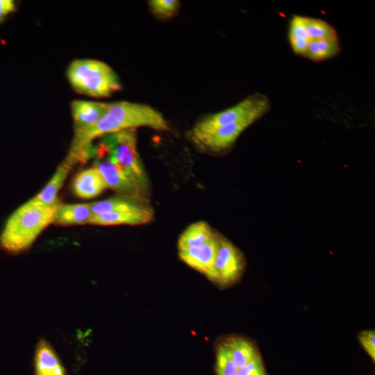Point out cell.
<instances>
[{
  "mask_svg": "<svg viewBox=\"0 0 375 375\" xmlns=\"http://www.w3.org/2000/svg\"><path fill=\"white\" fill-rule=\"evenodd\" d=\"M139 126L169 130L162 114L147 105L128 101L109 103L106 113L94 126L74 135L66 156L75 165L85 162L92 156V142L96 138Z\"/></svg>",
  "mask_w": 375,
  "mask_h": 375,
  "instance_id": "cell-1",
  "label": "cell"
},
{
  "mask_svg": "<svg viewBox=\"0 0 375 375\" xmlns=\"http://www.w3.org/2000/svg\"><path fill=\"white\" fill-rule=\"evenodd\" d=\"M59 203L43 206L28 200L8 217L0 235V246L10 253L28 249L40 234L53 221Z\"/></svg>",
  "mask_w": 375,
  "mask_h": 375,
  "instance_id": "cell-2",
  "label": "cell"
},
{
  "mask_svg": "<svg viewBox=\"0 0 375 375\" xmlns=\"http://www.w3.org/2000/svg\"><path fill=\"white\" fill-rule=\"evenodd\" d=\"M74 90L92 97H106L121 88L119 78L107 64L93 59H76L67 70Z\"/></svg>",
  "mask_w": 375,
  "mask_h": 375,
  "instance_id": "cell-3",
  "label": "cell"
},
{
  "mask_svg": "<svg viewBox=\"0 0 375 375\" xmlns=\"http://www.w3.org/2000/svg\"><path fill=\"white\" fill-rule=\"evenodd\" d=\"M112 160L149 194V180L137 151L135 128L125 129L102 137Z\"/></svg>",
  "mask_w": 375,
  "mask_h": 375,
  "instance_id": "cell-4",
  "label": "cell"
},
{
  "mask_svg": "<svg viewBox=\"0 0 375 375\" xmlns=\"http://www.w3.org/2000/svg\"><path fill=\"white\" fill-rule=\"evenodd\" d=\"M269 109L270 101L267 96L260 93L253 94L236 105L198 122L193 127L191 135L197 142L223 126L251 115L263 116Z\"/></svg>",
  "mask_w": 375,
  "mask_h": 375,
  "instance_id": "cell-5",
  "label": "cell"
},
{
  "mask_svg": "<svg viewBox=\"0 0 375 375\" xmlns=\"http://www.w3.org/2000/svg\"><path fill=\"white\" fill-rule=\"evenodd\" d=\"M94 167L102 176L107 188L119 195L147 199L148 194L112 158L106 147L100 141L92 150ZM91 157V158H92Z\"/></svg>",
  "mask_w": 375,
  "mask_h": 375,
  "instance_id": "cell-6",
  "label": "cell"
},
{
  "mask_svg": "<svg viewBox=\"0 0 375 375\" xmlns=\"http://www.w3.org/2000/svg\"><path fill=\"white\" fill-rule=\"evenodd\" d=\"M244 267L240 251L228 240L217 235V249L210 281L222 288L232 285L241 278Z\"/></svg>",
  "mask_w": 375,
  "mask_h": 375,
  "instance_id": "cell-7",
  "label": "cell"
},
{
  "mask_svg": "<svg viewBox=\"0 0 375 375\" xmlns=\"http://www.w3.org/2000/svg\"><path fill=\"white\" fill-rule=\"evenodd\" d=\"M260 115H251L238 122L223 126L196 142L214 151L230 147L240 135L250 125L261 117Z\"/></svg>",
  "mask_w": 375,
  "mask_h": 375,
  "instance_id": "cell-8",
  "label": "cell"
},
{
  "mask_svg": "<svg viewBox=\"0 0 375 375\" xmlns=\"http://www.w3.org/2000/svg\"><path fill=\"white\" fill-rule=\"evenodd\" d=\"M217 249V235L215 234L206 244L199 247L178 249L181 259L187 265L203 274L210 280Z\"/></svg>",
  "mask_w": 375,
  "mask_h": 375,
  "instance_id": "cell-9",
  "label": "cell"
},
{
  "mask_svg": "<svg viewBox=\"0 0 375 375\" xmlns=\"http://www.w3.org/2000/svg\"><path fill=\"white\" fill-rule=\"evenodd\" d=\"M109 103L74 100L71 103L74 135L94 126L106 113Z\"/></svg>",
  "mask_w": 375,
  "mask_h": 375,
  "instance_id": "cell-10",
  "label": "cell"
},
{
  "mask_svg": "<svg viewBox=\"0 0 375 375\" xmlns=\"http://www.w3.org/2000/svg\"><path fill=\"white\" fill-rule=\"evenodd\" d=\"M34 375H67L65 368L52 345L40 339L35 346Z\"/></svg>",
  "mask_w": 375,
  "mask_h": 375,
  "instance_id": "cell-11",
  "label": "cell"
},
{
  "mask_svg": "<svg viewBox=\"0 0 375 375\" xmlns=\"http://www.w3.org/2000/svg\"><path fill=\"white\" fill-rule=\"evenodd\" d=\"M93 215L115 211H147L153 210L148 199L135 197L118 195L90 203Z\"/></svg>",
  "mask_w": 375,
  "mask_h": 375,
  "instance_id": "cell-12",
  "label": "cell"
},
{
  "mask_svg": "<svg viewBox=\"0 0 375 375\" xmlns=\"http://www.w3.org/2000/svg\"><path fill=\"white\" fill-rule=\"evenodd\" d=\"M153 210L147 211H115L93 215L90 224L99 226L144 224L153 219Z\"/></svg>",
  "mask_w": 375,
  "mask_h": 375,
  "instance_id": "cell-13",
  "label": "cell"
},
{
  "mask_svg": "<svg viewBox=\"0 0 375 375\" xmlns=\"http://www.w3.org/2000/svg\"><path fill=\"white\" fill-rule=\"evenodd\" d=\"M106 185L98 170L92 167L78 172L72 182L74 194L82 199H91L99 195Z\"/></svg>",
  "mask_w": 375,
  "mask_h": 375,
  "instance_id": "cell-14",
  "label": "cell"
},
{
  "mask_svg": "<svg viewBox=\"0 0 375 375\" xmlns=\"http://www.w3.org/2000/svg\"><path fill=\"white\" fill-rule=\"evenodd\" d=\"M74 165L73 161L65 157L44 188L31 199L43 206H51L58 203V193Z\"/></svg>",
  "mask_w": 375,
  "mask_h": 375,
  "instance_id": "cell-15",
  "label": "cell"
},
{
  "mask_svg": "<svg viewBox=\"0 0 375 375\" xmlns=\"http://www.w3.org/2000/svg\"><path fill=\"white\" fill-rule=\"evenodd\" d=\"M93 214L90 203H59L53 223L60 226H76L90 224Z\"/></svg>",
  "mask_w": 375,
  "mask_h": 375,
  "instance_id": "cell-16",
  "label": "cell"
},
{
  "mask_svg": "<svg viewBox=\"0 0 375 375\" xmlns=\"http://www.w3.org/2000/svg\"><path fill=\"white\" fill-rule=\"evenodd\" d=\"M222 344L238 369L246 365L259 354L253 343L241 337L228 338Z\"/></svg>",
  "mask_w": 375,
  "mask_h": 375,
  "instance_id": "cell-17",
  "label": "cell"
},
{
  "mask_svg": "<svg viewBox=\"0 0 375 375\" xmlns=\"http://www.w3.org/2000/svg\"><path fill=\"white\" fill-rule=\"evenodd\" d=\"M215 235L206 222H197L190 225L180 235L178 248L180 249L201 247L212 239Z\"/></svg>",
  "mask_w": 375,
  "mask_h": 375,
  "instance_id": "cell-18",
  "label": "cell"
},
{
  "mask_svg": "<svg viewBox=\"0 0 375 375\" xmlns=\"http://www.w3.org/2000/svg\"><path fill=\"white\" fill-rule=\"evenodd\" d=\"M304 16L294 15L289 22L288 38L294 53L303 56L310 41Z\"/></svg>",
  "mask_w": 375,
  "mask_h": 375,
  "instance_id": "cell-19",
  "label": "cell"
},
{
  "mask_svg": "<svg viewBox=\"0 0 375 375\" xmlns=\"http://www.w3.org/2000/svg\"><path fill=\"white\" fill-rule=\"evenodd\" d=\"M340 51L338 38L311 40L303 56L315 62H320L335 57Z\"/></svg>",
  "mask_w": 375,
  "mask_h": 375,
  "instance_id": "cell-20",
  "label": "cell"
},
{
  "mask_svg": "<svg viewBox=\"0 0 375 375\" xmlns=\"http://www.w3.org/2000/svg\"><path fill=\"white\" fill-rule=\"evenodd\" d=\"M307 33L311 40L338 38L335 28L326 21L313 17H305Z\"/></svg>",
  "mask_w": 375,
  "mask_h": 375,
  "instance_id": "cell-21",
  "label": "cell"
},
{
  "mask_svg": "<svg viewBox=\"0 0 375 375\" xmlns=\"http://www.w3.org/2000/svg\"><path fill=\"white\" fill-rule=\"evenodd\" d=\"M215 367L217 375H238V368L222 343L218 346L216 351Z\"/></svg>",
  "mask_w": 375,
  "mask_h": 375,
  "instance_id": "cell-22",
  "label": "cell"
},
{
  "mask_svg": "<svg viewBox=\"0 0 375 375\" xmlns=\"http://www.w3.org/2000/svg\"><path fill=\"white\" fill-rule=\"evenodd\" d=\"M149 6L153 12L160 17H170L174 15L179 6L176 0H152Z\"/></svg>",
  "mask_w": 375,
  "mask_h": 375,
  "instance_id": "cell-23",
  "label": "cell"
},
{
  "mask_svg": "<svg viewBox=\"0 0 375 375\" xmlns=\"http://www.w3.org/2000/svg\"><path fill=\"white\" fill-rule=\"evenodd\" d=\"M358 338L362 349L375 361V331L374 329L360 331Z\"/></svg>",
  "mask_w": 375,
  "mask_h": 375,
  "instance_id": "cell-24",
  "label": "cell"
},
{
  "mask_svg": "<svg viewBox=\"0 0 375 375\" xmlns=\"http://www.w3.org/2000/svg\"><path fill=\"white\" fill-rule=\"evenodd\" d=\"M238 375H267L260 353L246 365L238 369Z\"/></svg>",
  "mask_w": 375,
  "mask_h": 375,
  "instance_id": "cell-25",
  "label": "cell"
},
{
  "mask_svg": "<svg viewBox=\"0 0 375 375\" xmlns=\"http://www.w3.org/2000/svg\"><path fill=\"white\" fill-rule=\"evenodd\" d=\"M16 8L15 3L12 0H0V22Z\"/></svg>",
  "mask_w": 375,
  "mask_h": 375,
  "instance_id": "cell-26",
  "label": "cell"
}]
</instances>
